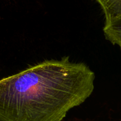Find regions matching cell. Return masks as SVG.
Masks as SVG:
<instances>
[{
  "label": "cell",
  "mask_w": 121,
  "mask_h": 121,
  "mask_svg": "<svg viewBox=\"0 0 121 121\" xmlns=\"http://www.w3.org/2000/svg\"><path fill=\"white\" fill-rule=\"evenodd\" d=\"M95 74L69 56L0 79V121H62L93 92Z\"/></svg>",
  "instance_id": "1"
},
{
  "label": "cell",
  "mask_w": 121,
  "mask_h": 121,
  "mask_svg": "<svg viewBox=\"0 0 121 121\" xmlns=\"http://www.w3.org/2000/svg\"><path fill=\"white\" fill-rule=\"evenodd\" d=\"M103 30L106 40L119 46L121 51V14L105 20Z\"/></svg>",
  "instance_id": "2"
},
{
  "label": "cell",
  "mask_w": 121,
  "mask_h": 121,
  "mask_svg": "<svg viewBox=\"0 0 121 121\" xmlns=\"http://www.w3.org/2000/svg\"><path fill=\"white\" fill-rule=\"evenodd\" d=\"M105 14V20L121 14V0H96Z\"/></svg>",
  "instance_id": "3"
}]
</instances>
